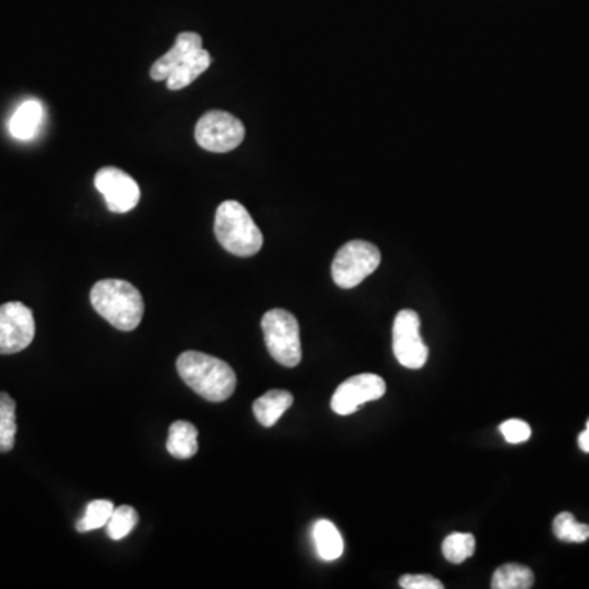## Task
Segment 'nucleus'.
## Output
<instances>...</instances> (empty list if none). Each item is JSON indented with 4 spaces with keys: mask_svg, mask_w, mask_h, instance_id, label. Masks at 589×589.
I'll return each mask as SVG.
<instances>
[{
    "mask_svg": "<svg viewBox=\"0 0 589 589\" xmlns=\"http://www.w3.org/2000/svg\"><path fill=\"white\" fill-rule=\"evenodd\" d=\"M180 378L203 400L221 403L236 390V374L225 360L203 352L187 351L177 359Z\"/></svg>",
    "mask_w": 589,
    "mask_h": 589,
    "instance_id": "nucleus-1",
    "label": "nucleus"
},
{
    "mask_svg": "<svg viewBox=\"0 0 589 589\" xmlns=\"http://www.w3.org/2000/svg\"><path fill=\"white\" fill-rule=\"evenodd\" d=\"M90 303L113 328L125 333L135 331L143 320V295L126 280H100L90 290Z\"/></svg>",
    "mask_w": 589,
    "mask_h": 589,
    "instance_id": "nucleus-2",
    "label": "nucleus"
},
{
    "mask_svg": "<svg viewBox=\"0 0 589 589\" xmlns=\"http://www.w3.org/2000/svg\"><path fill=\"white\" fill-rule=\"evenodd\" d=\"M215 236L226 251L238 257L256 256L264 246V236L248 210L236 202L226 200L216 208Z\"/></svg>",
    "mask_w": 589,
    "mask_h": 589,
    "instance_id": "nucleus-3",
    "label": "nucleus"
},
{
    "mask_svg": "<svg viewBox=\"0 0 589 589\" xmlns=\"http://www.w3.org/2000/svg\"><path fill=\"white\" fill-rule=\"evenodd\" d=\"M262 331L266 339L267 351L272 359L284 367H297L302 360V341L300 326L292 313L287 310L267 311L262 318Z\"/></svg>",
    "mask_w": 589,
    "mask_h": 589,
    "instance_id": "nucleus-4",
    "label": "nucleus"
},
{
    "mask_svg": "<svg viewBox=\"0 0 589 589\" xmlns=\"http://www.w3.org/2000/svg\"><path fill=\"white\" fill-rule=\"evenodd\" d=\"M380 262H382V254L374 244L354 239L339 249L334 257L331 274L338 287L349 290L362 284L369 275L374 274Z\"/></svg>",
    "mask_w": 589,
    "mask_h": 589,
    "instance_id": "nucleus-5",
    "label": "nucleus"
},
{
    "mask_svg": "<svg viewBox=\"0 0 589 589\" xmlns=\"http://www.w3.org/2000/svg\"><path fill=\"white\" fill-rule=\"evenodd\" d=\"M246 128L239 118L223 110H210L195 126L198 146L210 153H230L243 143Z\"/></svg>",
    "mask_w": 589,
    "mask_h": 589,
    "instance_id": "nucleus-6",
    "label": "nucleus"
},
{
    "mask_svg": "<svg viewBox=\"0 0 589 589\" xmlns=\"http://www.w3.org/2000/svg\"><path fill=\"white\" fill-rule=\"evenodd\" d=\"M393 352L403 367L423 369L428 362L429 349L421 338V320L413 310H403L393 323Z\"/></svg>",
    "mask_w": 589,
    "mask_h": 589,
    "instance_id": "nucleus-7",
    "label": "nucleus"
},
{
    "mask_svg": "<svg viewBox=\"0 0 589 589\" xmlns=\"http://www.w3.org/2000/svg\"><path fill=\"white\" fill-rule=\"evenodd\" d=\"M36 324L27 305L9 302L0 306V354L10 356L27 349L35 339Z\"/></svg>",
    "mask_w": 589,
    "mask_h": 589,
    "instance_id": "nucleus-8",
    "label": "nucleus"
},
{
    "mask_svg": "<svg viewBox=\"0 0 589 589\" xmlns=\"http://www.w3.org/2000/svg\"><path fill=\"white\" fill-rule=\"evenodd\" d=\"M95 189L104 195L113 213H128L140 203L141 190L136 180L117 167H104L95 174Z\"/></svg>",
    "mask_w": 589,
    "mask_h": 589,
    "instance_id": "nucleus-9",
    "label": "nucleus"
},
{
    "mask_svg": "<svg viewBox=\"0 0 589 589\" xmlns=\"http://www.w3.org/2000/svg\"><path fill=\"white\" fill-rule=\"evenodd\" d=\"M387 392V383L375 374H359L339 385L331 400L334 413L347 416L356 413L369 401L380 400Z\"/></svg>",
    "mask_w": 589,
    "mask_h": 589,
    "instance_id": "nucleus-10",
    "label": "nucleus"
},
{
    "mask_svg": "<svg viewBox=\"0 0 589 589\" xmlns=\"http://www.w3.org/2000/svg\"><path fill=\"white\" fill-rule=\"evenodd\" d=\"M203 40L202 36L195 32H182L177 35L176 43L171 51H167L162 58L151 66V79L153 81H166L169 74L184 61L190 53L200 50Z\"/></svg>",
    "mask_w": 589,
    "mask_h": 589,
    "instance_id": "nucleus-11",
    "label": "nucleus"
},
{
    "mask_svg": "<svg viewBox=\"0 0 589 589\" xmlns=\"http://www.w3.org/2000/svg\"><path fill=\"white\" fill-rule=\"evenodd\" d=\"M212 64V56L207 50L194 51L190 53L166 79V86L169 90H182L195 82L198 76H202Z\"/></svg>",
    "mask_w": 589,
    "mask_h": 589,
    "instance_id": "nucleus-12",
    "label": "nucleus"
},
{
    "mask_svg": "<svg viewBox=\"0 0 589 589\" xmlns=\"http://www.w3.org/2000/svg\"><path fill=\"white\" fill-rule=\"evenodd\" d=\"M292 405V393L285 392V390H270L266 395H262L261 398L254 401L252 411L264 428H272Z\"/></svg>",
    "mask_w": 589,
    "mask_h": 589,
    "instance_id": "nucleus-13",
    "label": "nucleus"
},
{
    "mask_svg": "<svg viewBox=\"0 0 589 589\" xmlns=\"http://www.w3.org/2000/svg\"><path fill=\"white\" fill-rule=\"evenodd\" d=\"M198 431L189 421L172 423L167 437V450L176 459H192L198 450Z\"/></svg>",
    "mask_w": 589,
    "mask_h": 589,
    "instance_id": "nucleus-14",
    "label": "nucleus"
},
{
    "mask_svg": "<svg viewBox=\"0 0 589 589\" xmlns=\"http://www.w3.org/2000/svg\"><path fill=\"white\" fill-rule=\"evenodd\" d=\"M43 120V107L36 100H27L10 118V133L17 140H32Z\"/></svg>",
    "mask_w": 589,
    "mask_h": 589,
    "instance_id": "nucleus-15",
    "label": "nucleus"
},
{
    "mask_svg": "<svg viewBox=\"0 0 589 589\" xmlns=\"http://www.w3.org/2000/svg\"><path fill=\"white\" fill-rule=\"evenodd\" d=\"M313 540H315L316 552L326 562H333L341 557L344 552V540L341 532L333 522L321 519L313 527Z\"/></svg>",
    "mask_w": 589,
    "mask_h": 589,
    "instance_id": "nucleus-16",
    "label": "nucleus"
},
{
    "mask_svg": "<svg viewBox=\"0 0 589 589\" xmlns=\"http://www.w3.org/2000/svg\"><path fill=\"white\" fill-rule=\"evenodd\" d=\"M534 573L531 568L518 565V563H508L496 570L491 580L493 589H529L534 586Z\"/></svg>",
    "mask_w": 589,
    "mask_h": 589,
    "instance_id": "nucleus-17",
    "label": "nucleus"
},
{
    "mask_svg": "<svg viewBox=\"0 0 589 589\" xmlns=\"http://www.w3.org/2000/svg\"><path fill=\"white\" fill-rule=\"evenodd\" d=\"M15 400L9 393H0V452H10L15 446L17 419Z\"/></svg>",
    "mask_w": 589,
    "mask_h": 589,
    "instance_id": "nucleus-18",
    "label": "nucleus"
},
{
    "mask_svg": "<svg viewBox=\"0 0 589 589\" xmlns=\"http://www.w3.org/2000/svg\"><path fill=\"white\" fill-rule=\"evenodd\" d=\"M442 554L446 557L447 562L459 565L464 563L467 558L475 554V537L472 534H462L455 532L442 542Z\"/></svg>",
    "mask_w": 589,
    "mask_h": 589,
    "instance_id": "nucleus-19",
    "label": "nucleus"
},
{
    "mask_svg": "<svg viewBox=\"0 0 589 589\" xmlns=\"http://www.w3.org/2000/svg\"><path fill=\"white\" fill-rule=\"evenodd\" d=\"M113 511H115V506H113L112 501H90V503L87 504L84 518L76 524L77 531L89 532L107 526V522L112 518Z\"/></svg>",
    "mask_w": 589,
    "mask_h": 589,
    "instance_id": "nucleus-20",
    "label": "nucleus"
},
{
    "mask_svg": "<svg viewBox=\"0 0 589 589\" xmlns=\"http://www.w3.org/2000/svg\"><path fill=\"white\" fill-rule=\"evenodd\" d=\"M554 534L562 542L581 544L589 539V526L576 522L572 513H560L554 521Z\"/></svg>",
    "mask_w": 589,
    "mask_h": 589,
    "instance_id": "nucleus-21",
    "label": "nucleus"
},
{
    "mask_svg": "<svg viewBox=\"0 0 589 589\" xmlns=\"http://www.w3.org/2000/svg\"><path fill=\"white\" fill-rule=\"evenodd\" d=\"M138 524V513L131 506H120L115 509L112 518L107 522V534L110 539L122 540L130 536Z\"/></svg>",
    "mask_w": 589,
    "mask_h": 589,
    "instance_id": "nucleus-22",
    "label": "nucleus"
},
{
    "mask_svg": "<svg viewBox=\"0 0 589 589\" xmlns=\"http://www.w3.org/2000/svg\"><path fill=\"white\" fill-rule=\"evenodd\" d=\"M500 431L509 444H521V442L529 441L532 434L531 426L521 419L504 421L500 426Z\"/></svg>",
    "mask_w": 589,
    "mask_h": 589,
    "instance_id": "nucleus-23",
    "label": "nucleus"
},
{
    "mask_svg": "<svg viewBox=\"0 0 589 589\" xmlns=\"http://www.w3.org/2000/svg\"><path fill=\"white\" fill-rule=\"evenodd\" d=\"M400 586L405 589H442L441 581L429 575H405L400 578Z\"/></svg>",
    "mask_w": 589,
    "mask_h": 589,
    "instance_id": "nucleus-24",
    "label": "nucleus"
},
{
    "mask_svg": "<svg viewBox=\"0 0 589 589\" xmlns=\"http://www.w3.org/2000/svg\"><path fill=\"white\" fill-rule=\"evenodd\" d=\"M578 446H580L583 452H588L589 454V429L581 432L580 436H578Z\"/></svg>",
    "mask_w": 589,
    "mask_h": 589,
    "instance_id": "nucleus-25",
    "label": "nucleus"
},
{
    "mask_svg": "<svg viewBox=\"0 0 589 589\" xmlns=\"http://www.w3.org/2000/svg\"><path fill=\"white\" fill-rule=\"evenodd\" d=\"M586 429H589V419H588V423H586Z\"/></svg>",
    "mask_w": 589,
    "mask_h": 589,
    "instance_id": "nucleus-26",
    "label": "nucleus"
}]
</instances>
